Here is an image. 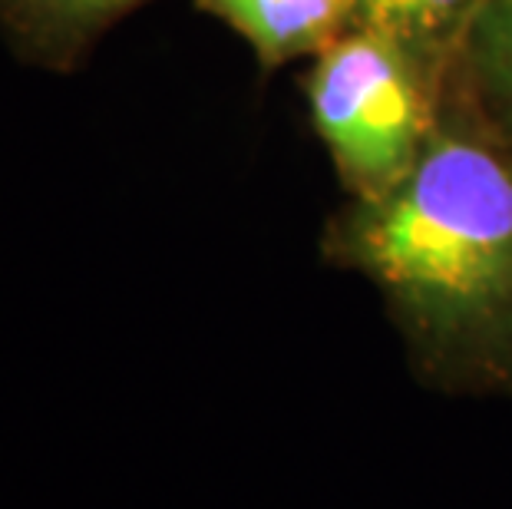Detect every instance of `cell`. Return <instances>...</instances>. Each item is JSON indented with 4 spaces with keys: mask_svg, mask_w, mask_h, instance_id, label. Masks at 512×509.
<instances>
[{
    "mask_svg": "<svg viewBox=\"0 0 512 509\" xmlns=\"http://www.w3.org/2000/svg\"><path fill=\"white\" fill-rule=\"evenodd\" d=\"M143 4L149 0H0V34L30 67L70 73Z\"/></svg>",
    "mask_w": 512,
    "mask_h": 509,
    "instance_id": "obj_3",
    "label": "cell"
},
{
    "mask_svg": "<svg viewBox=\"0 0 512 509\" xmlns=\"http://www.w3.org/2000/svg\"><path fill=\"white\" fill-rule=\"evenodd\" d=\"M321 252L377 288L423 384L512 397V146L450 93L417 166L347 199Z\"/></svg>",
    "mask_w": 512,
    "mask_h": 509,
    "instance_id": "obj_1",
    "label": "cell"
},
{
    "mask_svg": "<svg viewBox=\"0 0 512 509\" xmlns=\"http://www.w3.org/2000/svg\"><path fill=\"white\" fill-rule=\"evenodd\" d=\"M486 0H354V27L394 40L446 80L466 27Z\"/></svg>",
    "mask_w": 512,
    "mask_h": 509,
    "instance_id": "obj_6",
    "label": "cell"
},
{
    "mask_svg": "<svg viewBox=\"0 0 512 509\" xmlns=\"http://www.w3.org/2000/svg\"><path fill=\"white\" fill-rule=\"evenodd\" d=\"M443 90L512 146V0H486L466 27Z\"/></svg>",
    "mask_w": 512,
    "mask_h": 509,
    "instance_id": "obj_5",
    "label": "cell"
},
{
    "mask_svg": "<svg viewBox=\"0 0 512 509\" xmlns=\"http://www.w3.org/2000/svg\"><path fill=\"white\" fill-rule=\"evenodd\" d=\"M304 90L351 199L397 186L440 123L443 80L364 27L344 30L314 57Z\"/></svg>",
    "mask_w": 512,
    "mask_h": 509,
    "instance_id": "obj_2",
    "label": "cell"
},
{
    "mask_svg": "<svg viewBox=\"0 0 512 509\" xmlns=\"http://www.w3.org/2000/svg\"><path fill=\"white\" fill-rule=\"evenodd\" d=\"M255 50L265 70L318 57L354 27V0H195Z\"/></svg>",
    "mask_w": 512,
    "mask_h": 509,
    "instance_id": "obj_4",
    "label": "cell"
}]
</instances>
